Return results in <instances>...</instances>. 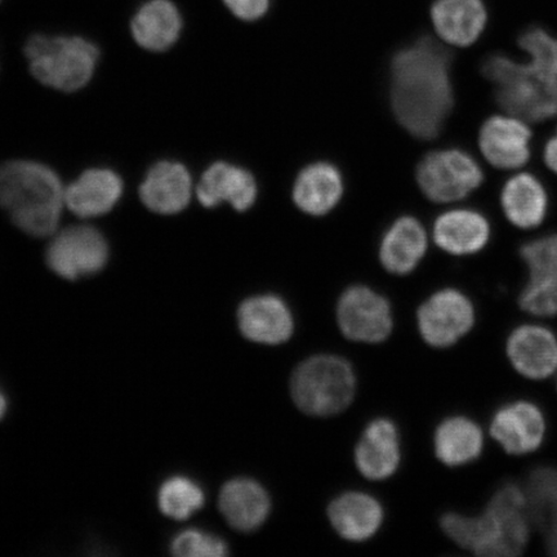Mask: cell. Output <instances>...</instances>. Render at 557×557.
<instances>
[{"label":"cell","instance_id":"cell-20","mask_svg":"<svg viewBox=\"0 0 557 557\" xmlns=\"http://www.w3.org/2000/svg\"><path fill=\"white\" fill-rule=\"evenodd\" d=\"M120 174L107 169H92L65 190V206L82 219L99 218L113 209L122 198Z\"/></svg>","mask_w":557,"mask_h":557},{"label":"cell","instance_id":"cell-22","mask_svg":"<svg viewBox=\"0 0 557 557\" xmlns=\"http://www.w3.org/2000/svg\"><path fill=\"white\" fill-rule=\"evenodd\" d=\"M355 462L363 475L383 480L394 475L400 465V445L395 423L380 418L368 424L355 450Z\"/></svg>","mask_w":557,"mask_h":557},{"label":"cell","instance_id":"cell-18","mask_svg":"<svg viewBox=\"0 0 557 557\" xmlns=\"http://www.w3.org/2000/svg\"><path fill=\"white\" fill-rule=\"evenodd\" d=\"M491 431L510 455H527L542 444L546 431L545 418L531 403H513L498 410Z\"/></svg>","mask_w":557,"mask_h":557},{"label":"cell","instance_id":"cell-26","mask_svg":"<svg viewBox=\"0 0 557 557\" xmlns=\"http://www.w3.org/2000/svg\"><path fill=\"white\" fill-rule=\"evenodd\" d=\"M183 18L170 0H150L132 20L131 30L138 46L151 52H163L176 44Z\"/></svg>","mask_w":557,"mask_h":557},{"label":"cell","instance_id":"cell-21","mask_svg":"<svg viewBox=\"0 0 557 557\" xmlns=\"http://www.w3.org/2000/svg\"><path fill=\"white\" fill-rule=\"evenodd\" d=\"M507 352L517 371L528 379H547L557 369V339L543 326L524 325L515 331Z\"/></svg>","mask_w":557,"mask_h":557},{"label":"cell","instance_id":"cell-12","mask_svg":"<svg viewBox=\"0 0 557 557\" xmlns=\"http://www.w3.org/2000/svg\"><path fill=\"white\" fill-rule=\"evenodd\" d=\"M475 322V310L468 297L457 289L436 292L418 310L422 337L434 347L455 345Z\"/></svg>","mask_w":557,"mask_h":557},{"label":"cell","instance_id":"cell-13","mask_svg":"<svg viewBox=\"0 0 557 557\" xmlns=\"http://www.w3.org/2000/svg\"><path fill=\"white\" fill-rule=\"evenodd\" d=\"M499 207L508 224L521 232H532L548 218L549 194L537 174L520 170L505 181Z\"/></svg>","mask_w":557,"mask_h":557},{"label":"cell","instance_id":"cell-7","mask_svg":"<svg viewBox=\"0 0 557 557\" xmlns=\"http://www.w3.org/2000/svg\"><path fill=\"white\" fill-rule=\"evenodd\" d=\"M482 165L469 152L445 149L430 152L417 166V183L435 203L461 201L484 184Z\"/></svg>","mask_w":557,"mask_h":557},{"label":"cell","instance_id":"cell-16","mask_svg":"<svg viewBox=\"0 0 557 557\" xmlns=\"http://www.w3.org/2000/svg\"><path fill=\"white\" fill-rule=\"evenodd\" d=\"M491 238V222L476 209H449L438 215L435 221V243L438 248L453 256H471L482 252Z\"/></svg>","mask_w":557,"mask_h":557},{"label":"cell","instance_id":"cell-14","mask_svg":"<svg viewBox=\"0 0 557 557\" xmlns=\"http://www.w3.org/2000/svg\"><path fill=\"white\" fill-rule=\"evenodd\" d=\"M243 336L257 344L281 345L294 333V317L281 297L261 295L247 298L238 310Z\"/></svg>","mask_w":557,"mask_h":557},{"label":"cell","instance_id":"cell-8","mask_svg":"<svg viewBox=\"0 0 557 557\" xmlns=\"http://www.w3.org/2000/svg\"><path fill=\"white\" fill-rule=\"evenodd\" d=\"M532 123L510 113L486 117L479 129L478 146L485 162L498 171L524 170L533 157Z\"/></svg>","mask_w":557,"mask_h":557},{"label":"cell","instance_id":"cell-5","mask_svg":"<svg viewBox=\"0 0 557 557\" xmlns=\"http://www.w3.org/2000/svg\"><path fill=\"white\" fill-rule=\"evenodd\" d=\"M34 78L64 92L86 87L100 58L99 48L79 37L34 35L25 46Z\"/></svg>","mask_w":557,"mask_h":557},{"label":"cell","instance_id":"cell-2","mask_svg":"<svg viewBox=\"0 0 557 557\" xmlns=\"http://www.w3.org/2000/svg\"><path fill=\"white\" fill-rule=\"evenodd\" d=\"M450 67L449 52L430 38L394 55L393 110L410 135L433 139L441 134L455 107Z\"/></svg>","mask_w":557,"mask_h":557},{"label":"cell","instance_id":"cell-32","mask_svg":"<svg viewBox=\"0 0 557 557\" xmlns=\"http://www.w3.org/2000/svg\"><path fill=\"white\" fill-rule=\"evenodd\" d=\"M227 9L244 21H256L268 12L270 0H224Z\"/></svg>","mask_w":557,"mask_h":557},{"label":"cell","instance_id":"cell-33","mask_svg":"<svg viewBox=\"0 0 557 557\" xmlns=\"http://www.w3.org/2000/svg\"><path fill=\"white\" fill-rule=\"evenodd\" d=\"M542 160L546 169L557 176V125L555 134L547 138L542 148Z\"/></svg>","mask_w":557,"mask_h":557},{"label":"cell","instance_id":"cell-9","mask_svg":"<svg viewBox=\"0 0 557 557\" xmlns=\"http://www.w3.org/2000/svg\"><path fill=\"white\" fill-rule=\"evenodd\" d=\"M519 255L528 269L520 308L535 317L557 315V233L525 242Z\"/></svg>","mask_w":557,"mask_h":557},{"label":"cell","instance_id":"cell-6","mask_svg":"<svg viewBox=\"0 0 557 557\" xmlns=\"http://www.w3.org/2000/svg\"><path fill=\"white\" fill-rule=\"evenodd\" d=\"M292 398L302 412L329 417L343 412L354 398L355 375L343 358L318 355L299 364L290 380Z\"/></svg>","mask_w":557,"mask_h":557},{"label":"cell","instance_id":"cell-35","mask_svg":"<svg viewBox=\"0 0 557 557\" xmlns=\"http://www.w3.org/2000/svg\"><path fill=\"white\" fill-rule=\"evenodd\" d=\"M546 546H547L549 553L557 556V537L547 540Z\"/></svg>","mask_w":557,"mask_h":557},{"label":"cell","instance_id":"cell-15","mask_svg":"<svg viewBox=\"0 0 557 557\" xmlns=\"http://www.w3.org/2000/svg\"><path fill=\"white\" fill-rule=\"evenodd\" d=\"M257 194L253 174L226 162L209 166L197 187L201 206L215 208L227 201L238 212L248 211L256 203Z\"/></svg>","mask_w":557,"mask_h":557},{"label":"cell","instance_id":"cell-10","mask_svg":"<svg viewBox=\"0 0 557 557\" xmlns=\"http://www.w3.org/2000/svg\"><path fill=\"white\" fill-rule=\"evenodd\" d=\"M46 261L55 275L66 281L99 273L109 261V246L99 230L70 226L54 236Z\"/></svg>","mask_w":557,"mask_h":557},{"label":"cell","instance_id":"cell-28","mask_svg":"<svg viewBox=\"0 0 557 557\" xmlns=\"http://www.w3.org/2000/svg\"><path fill=\"white\" fill-rule=\"evenodd\" d=\"M483 433L475 422L465 417H453L436 430L435 451L441 461L459 466L473 461L483 450Z\"/></svg>","mask_w":557,"mask_h":557},{"label":"cell","instance_id":"cell-3","mask_svg":"<svg viewBox=\"0 0 557 557\" xmlns=\"http://www.w3.org/2000/svg\"><path fill=\"white\" fill-rule=\"evenodd\" d=\"M442 528L457 545L485 557L518 556L527 547L529 519L525 492L505 485L494 494L480 517L445 515Z\"/></svg>","mask_w":557,"mask_h":557},{"label":"cell","instance_id":"cell-24","mask_svg":"<svg viewBox=\"0 0 557 557\" xmlns=\"http://www.w3.org/2000/svg\"><path fill=\"white\" fill-rule=\"evenodd\" d=\"M428 250L426 230L414 218H400L383 236L380 260L388 273L407 275L412 273Z\"/></svg>","mask_w":557,"mask_h":557},{"label":"cell","instance_id":"cell-30","mask_svg":"<svg viewBox=\"0 0 557 557\" xmlns=\"http://www.w3.org/2000/svg\"><path fill=\"white\" fill-rule=\"evenodd\" d=\"M206 503L205 491L187 476L166 479L158 492V505L165 517L186 520L200 510Z\"/></svg>","mask_w":557,"mask_h":557},{"label":"cell","instance_id":"cell-27","mask_svg":"<svg viewBox=\"0 0 557 557\" xmlns=\"http://www.w3.org/2000/svg\"><path fill=\"white\" fill-rule=\"evenodd\" d=\"M332 525L341 537L361 542L379 531L383 510L377 499L364 493H346L334 499L329 510Z\"/></svg>","mask_w":557,"mask_h":557},{"label":"cell","instance_id":"cell-1","mask_svg":"<svg viewBox=\"0 0 557 557\" xmlns=\"http://www.w3.org/2000/svg\"><path fill=\"white\" fill-rule=\"evenodd\" d=\"M518 46L524 58L507 53L487 55L482 74L491 83L494 100L506 113L532 124L557 116V37L543 27H529Z\"/></svg>","mask_w":557,"mask_h":557},{"label":"cell","instance_id":"cell-19","mask_svg":"<svg viewBox=\"0 0 557 557\" xmlns=\"http://www.w3.org/2000/svg\"><path fill=\"white\" fill-rule=\"evenodd\" d=\"M431 17L438 37L459 48L475 45L487 24L483 0H436Z\"/></svg>","mask_w":557,"mask_h":557},{"label":"cell","instance_id":"cell-4","mask_svg":"<svg viewBox=\"0 0 557 557\" xmlns=\"http://www.w3.org/2000/svg\"><path fill=\"white\" fill-rule=\"evenodd\" d=\"M64 205V187L47 165L29 160L0 165V207L25 234L35 238L54 234Z\"/></svg>","mask_w":557,"mask_h":557},{"label":"cell","instance_id":"cell-17","mask_svg":"<svg viewBox=\"0 0 557 557\" xmlns=\"http://www.w3.org/2000/svg\"><path fill=\"white\" fill-rule=\"evenodd\" d=\"M193 180L186 166L176 162L152 165L141 186L139 198L146 208L159 214H176L189 206Z\"/></svg>","mask_w":557,"mask_h":557},{"label":"cell","instance_id":"cell-11","mask_svg":"<svg viewBox=\"0 0 557 557\" xmlns=\"http://www.w3.org/2000/svg\"><path fill=\"white\" fill-rule=\"evenodd\" d=\"M341 331L357 343L379 344L393 331L392 308L386 298L367 287L348 288L337 306Z\"/></svg>","mask_w":557,"mask_h":557},{"label":"cell","instance_id":"cell-31","mask_svg":"<svg viewBox=\"0 0 557 557\" xmlns=\"http://www.w3.org/2000/svg\"><path fill=\"white\" fill-rule=\"evenodd\" d=\"M171 553L180 557H222L228 554L226 542L200 529H186L174 535Z\"/></svg>","mask_w":557,"mask_h":557},{"label":"cell","instance_id":"cell-29","mask_svg":"<svg viewBox=\"0 0 557 557\" xmlns=\"http://www.w3.org/2000/svg\"><path fill=\"white\" fill-rule=\"evenodd\" d=\"M524 492L531 522L545 534L546 541L557 537V470L533 471Z\"/></svg>","mask_w":557,"mask_h":557},{"label":"cell","instance_id":"cell-23","mask_svg":"<svg viewBox=\"0 0 557 557\" xmlns=\"http://www.w3.org/2000/svg\"><path fill=\"white\" fill-rule=\"evenodd\" d=\"M270 497L252 479L238 478L227 482L220 493V510L236 531L253 532L267 521Z\"/></svg>","mask_w":557,"mask_h":557},{"label":"cell","instance_id":"cell-34","mask_svg":"<svg viewBox=\"0 0 557 557\" xmlns=\"http://www.w3.org/2000/svg\"><path fill=\"white\" fill-rule=\"evenodd\" d=\"M7 410H9V400H7V396L2 392V388H0V421L3 420Z\"/></svg>","mask_w":557,"mask_h":557},{"label":"cell","instance_id":"cell-25","mask_svg":"<svg viewBox=\"0 0 557 557\" xmlns=\"http://www.w3.org/2000/svg\"><path fill=\"white\" fill-rule=\"evenodd\" d=\"M344 194V181L337 166L313 163L299 172L294 186V200L302 212L311 215L330 213Z\"/></svg>","mask_w":557,"mask_h":557}]
</instances>
